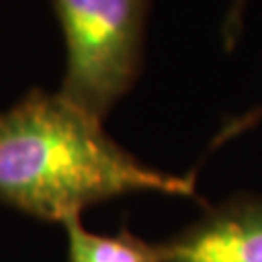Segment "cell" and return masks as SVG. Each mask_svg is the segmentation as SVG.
Wrapping results in <instances>:
<instances>
[{"label":"cell","mask_w":262,"mask_h":262,"mask_svg":"<svg viewBox=\"0 0 262 262\" xmlns=\"http://www.w3.org/2000/svg\"><path fill=\"white\" fill-rule=\"evenodd\" d=\"M163 245V262H262V198H231Z\"/></svg>","instance_id":"3957f363"},{"label":"cell","mask_w":262,"mask_h":262,"mask_svg":"<svg viewBox=\"0 0 262 262\" xmlns=\"http://www.w3.org/2000/svg\"><path fill=\"white\" fill-rule=\"evenodd\" d=\"M245 4L247 0H235L233 8L229 12V18L225 19V26H224V33H225V45L227 49L233 47V43L239 37V28H241V14L245 10Z\"/></svg>","instance_id":"8992f818"},{"label":"cell","mask_w":262,"mask_h":262,"mask_svg":"<svg viewBox=\"0 0 262 262\" xmlns=\"http://www.w3.org/2000/svg\"><path fill=\"white\" fill-rule=\"evenodd\" d=\"M101 122L43 90L0 113V202L66 224L92 204L130 192L196 196L194 175L144 165Z\"/></svg>","instance_id":"6da1fadb"},{"label":"cell","mask_w":262,"mask_h":262,"mask_svg":"<svg viewBox=\"0 0 262 262\" xmlns=\"http://www.w3.org/2000/svg\"><path fill=\"white\" fill-rule=\"evenodd\" d=\"M64 225L68 262H163V245L148 243L122 229L117 235L88 231L80 217Z\"/></svg>","instance_id":"277c9868"},{"label":"cell","mask_w":262,"mask_h":262,"mask_svg":"<svg viewBox=\"0 0 262 262\" xmlns=\"http://www.w3.org/2000/svg\"><path fill=\"white\" fill-rule=\"evenodd\" d=\"M64 35V99L103 121L142 68L148 0H53Z\"/></svg>","instance_id":"7a4b0ae2"},{"label":"cell","mask_w":262,"mask_h":262,"mask_svg":"<svg viewBox=\"0 0 262 262\" xmlns=\"http://www.w3.org/2000/svg\"><path fill=\"white\" fill-rule=\"evenodd\" d=\"M258 121H262V109H254V111H251L249 115L241 117V119H235V121L227 122V126L222 130V134L215 138V144L225 142L227 138H231V136H237L239 132L251 128V126H253V124H256Z\"/></svg>","instance_id":"5b68a950"}]
</instances>
